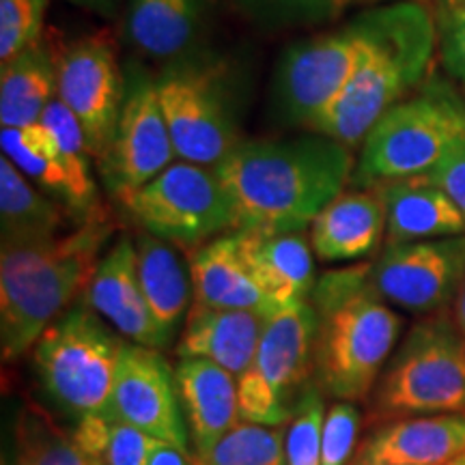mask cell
Masks as SVG:
<instances>
[{"mask_svg":"<svg viewBox=\"0 0 465 465\" xmlns=\"http://www.w3.org/2000/svg\"><path fill=\"white\" fill-rule=\"evenodd\" d=\"M371 281L391 306L414 315L444 312L465 284V235L386 243Z\"/></svg>","mask_w":465,"mask_h":465,"instance_id":"4fadbf2b","label":"cell"},{"mask_svg":"<svg viewBox=\"0 0 465 465\" xmlns=\"http://www.w3.org/2000/svg\"><path fill=\"white\" fill-rule=\"evenodd\" d=\"M84 300L110 328L127 341L153 349L164 347L144 302L138 281L136 240L130 235L119 237L100 259Z\"/></svg>","mask_w":465,"mask_h":465,"instance_id":"2e32d148","label":"cell"},{"mask_svg":"<svg viewBox=\"0 0 465 465\" xmlns=\"http://www.w3.org/2000/svg\"><path fill=\"white\" fill-rule=\"evenodd\" d=\"M65 212L44 196L9 158H0V232L3 248L33 246L63 235Z\"/></svg>","mask_w":465,"mask_h":465,"instance_id":"4316f807","label":"cell"},{"mask_svg":"<svg viewBox=\"0 0 465 465\" xmlns=\"http://www.w3.org/2000/svg\"><path fill=\"white\" fill-rule=\"evenodd\" d=\"M86 465H106L104 461H100V459H89V463Z\"/></svg>","mask_w":465,"mask_h":465,"instance_id":"7bdbcfd3","label":"cell"},{"mask_svg":"<svg viewBox=\"0 0 465 465\" xmlns=\"http://www.w3.org/2000/svg\"><path fill=\"white\" fill-rule=\"evenodd\" d=\"M58 97V58L42 39L3 63L0 121L3 127H28L42 121Z\"/></svg>","mask_w":465,"mask_h":465,"instance_id":"484cf974","label":"cell"},{"mask_svg":"<svg viewBox=\"0 0 465 465\" xmlns=\"http://www.w3.org/2000/svg\"><path fill=\"white\" fill-rule=\"evenodd\" d=\"M201 465H287L284 435L278 427L240 420L213 450L199 459Z\"/></svg>","mask_w":465,"mask_h":465,"instance_id":"f546056e","label":"cell"},{"mask_svg":"<svg viewBox=\"0 0 465 465\" xmlns=\"http://www.w3.org/2000/svg\"><path fill=\"white\" fill-rule=\"evenodd\" d=\"M465 450V411L386 422L360 446L353 465H446Z\"/></svg>","mask_w":465,"mask_h":465,"instance_id":"ac0fdd59","label":"cell"},{"mask_svg":"<svg viewBox=\"0 0 465 465\" xmlns=\"http://www.w3.org/2000/svg\"><path fill=\"white\" fill-rule=\"evenodd\" d=\"M138 281L162 342L168 347L177 334L179 322L188 315L192 278L177 250L160 237L141 231L136 237Z\"/></svg>","mask_w":465,"mask_h":465,"instance_id":"d4e9b609","label":"cell"},{"mask_svg":"<svg viewBox=\"0 0 465 465\" xmlns=\"http://www.w3.org/2000/svg\"><path fill=\"white\" fill-rule=\"evenodd\" d=\"M72 433L63 431L45 411L28 405L15 427L14 465H86Z\"/></svg>","mask_w":465,"mask_h":465,"instance_id":"f1b7e54d","label":"cell"},{"mask_svg":"<svg viewBox=\"0 0 465 465\" xmlns=\"http://www.w3.org/2000/svg\"><path fill=\"white\" fill-rule=\"evenodd\" d=\"M438 50L450 78L465 84V3L441 5L438 15Z\"/></svg>","mask_w":465,"mask_h":465,"instance_id":"e575fe53","label":"cell"},{"mask_svg":"<svg viewBox=\"0 0 465 465\" xmlns=\"http://www.w3.org/2000/svg\"><path fill=\"white\" fill-rule=\"evenodd\" d=\"M364 45L360 14L336 31L291 44L278 61L270 89L272 114L278 124L315 130L356 74Z\"/></svg>","mask_w":465,"mask_h":465,"instance_id":"8fae6325","label":"cell"},{"mask_svg":"<svg viewBox=\"0 0 465 465\" xmlns=\"http://www.w3.org/2000/svg\"><path fill=\"white\" fill-rule=\"evenodd\" d=\"M446 194L455 201L459 212L465 218V138L452 147L446 158L427 173Z\"/></svg>","mask_w":465,"mask_h":465,"instance_id":"8d00e7d4","label":"cell"},{"mask_svg":"<svg viewBox=\"0 0 465 465\" xmlns=\"http://www.w3.org/2000/svg\"><path fill=\"white\" fill-rule=\"evenodd\" d=\"M243 257L265 298L278 311L311 302L315 289V259L311 240L302 232L259 235L240 231Z\"/></svg>","mask_w":465,"mask_h":465,"instance_id":"603a6c76","label":"cell"},{"mask_svg":"<svg viewBox=\"0 0 465 465\" xmlns=\"http://www.w3.org/2000/svg\"><path fill=\"white\" fill-rule=\"evenodd\" d=\"M360 15L364 54L339 102L312 130L347 147L364 143L371 127L422 84L438 50V20L420 0H394Z\"/></svg>","mask_w":465,"mask_h":465,"instance_id":"3957f363","label":"cell"},{"mask_svg":"<svg viewBox=\"0 0 465 465\" xmlns=\"http://www.w3.org/2000/svg\"><path fill=\"white\" fill-rule=\"evenodd\" d=\"M155 86L179 160L216 168L242 143V97L223 56L194 48L171 58Z\"/></svg>","mask_w":465,"mask_h":465,"instance_id":"5b68a950","label":"cell"},{"mask_svg":"<svg viewBox=\"0 0 465 465\" xmlns=\"http://www.w3.org/2000/svg\"><path fill=\"white\" fill-rule=\"evenodd\" d=\"M209 7L212 0H130L125 35L138 52L166 63L196 48Z\"/></svg>","mask_w":465,"mask_h":465,"instance_id":"cb8c5ba5","label":"cell"},{"mask_svg":"<svg viewBox=\"0 0 465 465\" xmlns=\"http://www.w3.org/2000/svg\"><path fill=\"white\" fill-rule=\"evenodd\" d=\"M317 312L311 302L265 319L257 356L237 380L240 420L282 427L315 381Z\"/></svg>","mask_w":465,"mask_h":465,"instance_id":"9c48e42d","label":"cell"},{"mask_svg":"<svg viewBox=\"0 0 465 465\" xmlns=\"http://www.w3.org/2000/svg\"><path fill=\"white\" fill-rule=\"evenodd\" d=\"M116 330L83 302L63 312L33 347V369L58 410L74 420L113 416V388L121 349Z\"/></svg>","mask_w":465,"mask_h":465,"instance_id":"52a82bcc","label":"cell"},{"mask_svg":"<svg viewBox=\"0 0 465 465\" xmlns=\"http://www.w3.org/2000/svg\"><path fill=\"white\" fill-rule=\"evenodd\" d=\"M235 212V231L302 232L351 185V147L312 132L284 141H242L213 168Z\"/></svg>","mask_w":465,"mask_h":465,"instance_id":"6da1fadb","label":"cell"},{"mask_svg":"<svg viewBox=\"0 0 465 465\" xmlns=\"http://www.w3.org/2000/svg\"><path fill=\"white\" fill-rule=\"evenodd\" d=\"M265 317L240 308L192 304L177 342L179 358H201L224 366L240 380L257 356Z\"/></svg>","mask_w":465,"mask_h":465,"instance_id":"ffe728a7","label":"cell"},{"mask_svg":"<svg viewBox=\"0 0 465 465\" xmlns=\"http://www.w3.org/2000/svg\"><path fill=\"white\" fill-rule=\"evenodd\" d=\"M237 9L265 28L317 26L332 22L364 0H232Z\"/></svg>","mask_w":465,"mask_h":465,"instance_id":"4dcf8cb0","label":"cell"},{"mask_svg":"<svg viewBox=\"0 0 465 465\" xmlns=\"http://www.w3.org/2000/svg\"><path fill=\"white\" fill-rule=\"evenodd\" d=\"M188 270L196 304L240 308L265 319L276 312L243 257L240 231L224 232L216 240L190 250Z\"/></svg>","mask_w":465,"mask_h":465,"instance_id":"d6986e66","label":"cell"},{"mask_svg":"<svg viewBox=\"0 0 465 465\" xmlns=\"http://www.w3.org/2000/svg\"><path fill=\"white\" fill-rule=\"evenodd\" d=\"M134 224L174 248L194 250L235 231V212L213 168L179 160L119 201Z\"/></svg>","mask_w":465,"mask_h":465,"instance_id":"30bf717a","label":"cell"},{"mask_svg":"<svg viewBox=\"0 0 465 465\" xmlns=\"http://www.w3.org/2000/svg\"><path fill=\"white\" fill-rule=\"evenodd\" d=\"M386 232V207L375 188L349 190L322 209L311 224L319 261L347 263L377 252Z\"/></svg>","mask_w":465,"mask_h":465,"instance_id":"44dd1931","label":"cell"},{"mask_svg":"<svg viewBox=\"0 0 465 465\" xmlns=\"http://www.w3.org/2000/svg\"><path fill=\"white\" fill-rule=\"evenodd\" d=\"M160 440L124 420L113 418L102 461L106 465H149Z\"/></svg>","mask_w":465,"mask_h":465,"instance_id":"d590c367","label":"cell"},{"mask_svg":"<svg viewBox=\"0 0 465 465\" xmlns=\"http://www.w3.org/2000/svg\"><path fill=\"white\" fill-rule=\"evenodd\" d=\"M446 465H465V450L461 452V455H457L452 461H449Z\"/></svg>","mask_w":465,"mask_h":465,"instance_id":"60d3db41","label":"cell"},{"mask_svg":"<svg viewBox=\"0 0 465 465\" xmlns=\"http://www.w3.org/2000/svg\"><path fill=\"white\" fill-rule=\"evenodd\" d=\"M386 207L388 243L465 235V218L455 201L429 174L375 185Z\"/></svg>","mask_w":465,"mask_h":465,"instance_id":"7402d4cb","label":"cell"},{"mask_svg":"<svg viewBox=\"0 0 465 465\" xmlns=\"http://www.w3.org/2000/svg\"><path fill=\"white\" fill-rule=\"evenodd\" d=\"M125 93L113 141L97 160L104 188L119 203L173 164V138L162 113L155 75L132 58L124 65Z\"/></svg>","mask_w":465,"mask_h":465,"instance_id":"7c38bea8","label":"cell"},{"mask_svg":"<svg viewBox=\"0 0 465 465\" xmlns=\"http://www.w3.org/2000/svg\"><path fill=\"white\" fill-rule=\"evenodd\" d=\"M452 319H455L459 330H461L465 336V284H463L461 293H459V298L455 300V315H452Z\"/></svg>","mask_w":465,"mask_h":465,"instance_id":"ab89813d","label":"cell"},{"mask_svg":"<svg viewBox=\"0 0 465 465\" xmlns=\"http://www.w3.org/2000/svg\"><path fill=\"white\" fill-rule=\"evenodd\" d=\"M377 418L465 411V336L455 319L438 312L407 332L377 381Z\"/></svg>","mask_w":465,"mask_h":465,"instance_id":"ba28073f","label":"cell"},{"mask_svg":"<svg viewBox=\"0 0 465 465\" xmlns=\"http://www.w3.org/2000/svg\"><path fill=\"white\" fill-rule=\"evenodd\" d=\"M125 74L104 35L83 37L58 56V100L83 125L91 158L106 153L124 106Z\"/></svg>","mask_w":465,"mask_h":465,"instance_id":"5bb4252c","label":"cell"},{"mask_svg":"<svg viewBox=\"0 0 465 465\" xmlns=\"http://www.w3.org/2000/svg\"><path fill=\"white\" fill-rule=\"evenodd\" d=\"M362 424V414L351 401H336L325 410L322 433V465H349Z\"/></svg>","mask_w":465,"mask_h":465,"instance_id":"836d02e7","label":"cell"},{"mask_svg":"<svg viewBox=\"0 0 465 465\" xmlns=\"http://www.w3.org/2000/svg\"><path fill=\"white\" fill-rule=\"evenodd\" d=\"M0 147L5 158L14 162L45 194L63 203L72 216V183L58 155L54 136L42 121L28 127H3Z\"/></svg>","mask_w":465,"mask_h":465,"instance_id":"83f0119b","label":"cell"},{"mask_svg":"<svg viewBox=\"0 0 465 465\" xmlns=\"http://www.w3.org/2000/svg\"><path fill=\"white\" fill-rule=\"evenodd\" d=\"M174 381L190 433L192 455L203 459L240 422L237 377L209 360L179 358Z\"/></svg>","mask_w":465,"mask_h":465,"instance_id":"e0dca14e","label":"cell"},{"mask_svg":"<svg viewBox=\"0 0 465 465\" xmlns=\"http://www.w3.org/2000/svg\"><path fill=\"white\" fill-rule=\"evenodd\" d=\"M113 416L164 444L188 450L190 433L179 401L174 369L160 349L138 342H125L121 349L113 388Z\"/></svg>","mask_w":465,"mask_h":465,"instance_id":"9a60e30c","label":"cell"},{"mask_svg":"<svg viewBox=\"0 0 465 465\" xmlns=\"http://www.w3.org/2000/svg\"><path fill=\"white\" fill-rule=\"evenodd\" d=\"M325 394L315 381L302 394L284 435L287 465H322Z\"/></svg>","mask_w":465,"mask_h":465,"instance_id":"1f68e13d","label":"cell"},{"mask_svg":"<svg viewBox=\"0 0 465 465\" xmlns=\"http://www.w3.org/2000/svg\"><path fill=\"white\" fill-rule=\"evenodd\" d=\"M113 223L100 209L72 232L33 246L3 248L0 349L3 362L31 351L45 330L83 298L100 265Z\"/></svg>","mask_w":465,"mask_h":465,"instance_id":"7a4b0ae2","label":"cell"},{"mask_svg":"<svg viewBox=\"0 0 465 465\" xmlns=\"http://www.w3.org/2000/svg\"><path fill=\"white\" fill-rule=\"evenodd\" d=\"M48 0H0V61L7 63L42 39Z\"/></svg>","mask_w":465,"mask_h":465,"instance_id":"d6a6232c","label":"cell"},{"mask_svg":"<svg viewBox=\"0 0 465 465\" xmlns=\"http://www.w3.org/2000/svg\"><path fill=\"white\" fill-rule=\"evenodd\" d=\"M67 3L75 5V7H83L91 14H97L102 17H114L119 11L121 0H67Z\"/></svg>","mask_w":465,"mask_h":465,"instance_id":"f35d334b","label":"cell"},{"mask_svg":"<svg viewBox=\"0 0 465 465\" xmlns=\"http://www.w3.org/2000/svg\"><path fill=\"white\" fill-rule=\"evenodd\" d=\"M373 263L325 272L311 304L317 312L315 383L339 401H362L377 386L403 332V317L377 293Z\"/></svg>","mask_w":465,"mask_h":465,"instance_id":"277c9868","label":"cell"},{"mask_svg":"<svg viewBox=\"0 0 465 465\" xmlns=\"http://www.w3.org/2000/svg\"><path fill=\"white\" fill-rule=\"evenodd\" d=\"M465 0H441V5H461Z\"/></svg>","mask_w":465,"mask_h":465,"instance_id":"b9f144b4","label":"cell"},{"mask_svg":"<svg viewBox=\"0 0 465 465\" xmlns=\"http://www.w3.org/2000/svg\"><path fill=\"white\" fill-rule=\"evenodd\" d=\"M149 465H201V463L199 459L192 455V452L179 450L171 444L160 441V444L155 446L153 455L149 459Z\"/></svg>","mask_w":465,"mask_h":465,"instance_id":"74e56055","label":"cell"},{"mask_svg":"<svg viewBox=\"0 0 465 465\" xmlns=\"http://www.w3.org/2000/svg\"><path fill=\"white\" fill-rule=\"evenodd\" d=\"M463 138L465 102L452 86L431 80L371 127L351 185L366 190L431 173Z\"/></svg>","mask_w":465,"mask_h":465,"instance_id":"8992f818","label":"cell"}]
</instances>
